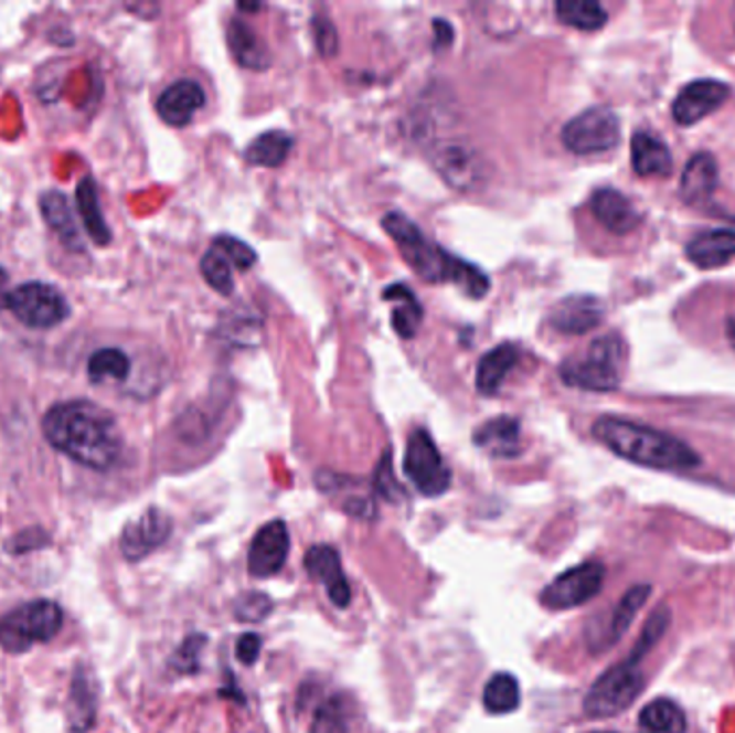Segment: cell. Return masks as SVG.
<instances>
[{
	"instance_id": "19",
	"label": "cell",
	"mask_w": 735,
	"mask_h": 733,
	"mask_svg": "<svg viewBox=\"0 0 735 733\" xmlns=\"http://www.w3.org/2000/svg\"><path fill=\"white\" fill-rule=\"evenodd\" d=\"M589 209H592L594 217L612 235H628L641 222V215L632 201L612 188L596 190L592 194Z\"/></svg>"
},
{
	"instance_id": "43",
	"label": "cell",
	"mask_w": 735,
	"mask_h": 733,
	"mask_svg": "<svg viewBox=\"0 0 735 733\" xmlns=\"http://www.w3.org/2000/svg\"><path fill=\"white\" fill-rule=\"evenodd\" d=\"M260 646H263V641H260L258 635H254V633L244 635L237 641V658H239V662L247 665V667L254 665L258 660V656H260Z\"/></svg>"
},
{
	"instance_id": "6",
	"label": "cell",
	"mask_w": 735,
	"mask_h": 733,
	"mask_svg": "<svg viewBox=\"0 0 735 733\" xmlns=\"http://www.w3.org/2000/svg\"><path fill=\"white\" fill-rule=\"evenodd\" d=\"M646 689L641 665L621 660L609 667L583 699V710L589 719H612L626 712Z\"/></svg>"
},
{
	"instance_id": "13",
	"label": "cell",
	"mask_w": 735,
	"mask_h": 733,
	"mask_svg": "<svg viewBox=\"0 0 735 733\" xmlns=\"http://www.w3.org/2000/svg\"><path fill=\"white\" fill-rule=\"evenodd\" d=\"M172 533V519L160 510L149 508L138 519L129 521L121 533V553L129 562H140L158 551Z\"/></svg>"
},
{
	"instance_id": "3",
	"label": "cell",
	"mask_w": 735,
	"mask_h": 733,
	"mask_svg": "<svg viewBox=\"0 0 735 733\" xmlns=\"http://www.w3.org/2000/svg\"><path fill=\"white\" fill-rule=\"evenodd\" d=\"M592 435L615 456L639 467L658 471H691L701 465V456L686 442L632 419L603 415L594 422Z\"/></svg>"
},
{
	"instance_id": "22",
	"label": "cell",
	"mask_w": 735,
	"mask_h": 733,
	"mask_svg": "<svg viewBox=\"0 0 735 733\" xmlns=\"http://www.w3.org/2000/svg\"><path fill=\"white\" fill-rule=\"evenodd\" d=\"M228 47L235 56V61L252 72H265L271 65V52L267 43L256 35V31L244 22L242 18L231 20L226 31Z\"/></svg>"
},
{
	"instance_id": "36",
	"label": "cell",
	"mask_w": 735,
	"mask_h": 733,
	"mask_svg": "<svg viewBox=\"0 0 735 733\" xmlns=\"http://www.w3.org/2000/svg\"><path fill=\"white\" fill-rule=\"evenodd\" d=\"M233 265L231 261L224 256L222 249H217L215 245L206 249L201 258V274H203L204 283L215 288L220 295L231 297L235 290V276H233Z\"/></svg>"
},
{
	"instance_id": "31",
	"label": "cell",
	"mask_w": 735,
	"mask_h": 733,
	"mask_svg": "<svg viewBox=\"0 0 735 733\" xmlns=\"http://www.w3.org/2000/svg\"><path fill=\"white\" fill-rule=\"evenodd\" d=\"M639 727L646 733H686V712L669 697L650 701L639 714Z\"/></svg>"
},
{
	"instance_id": "27",
	"label": "cell",
	"mask_w": 735,
	"mask_h": 733,
	"mask_svg": "<svg viewBox=\"0 0 735 733\" xmlns=\"http://www.w3.org/2000/svg\"><path fill=\"white\" fill-rule=\"evenodd\" d=\"M41 215L47 226L61 237V242L70 249H82L81 231L74 220V211L70 201L61 192H45L41 196Z\"/></svg>"
},
{
	"instance_id": "9",
	"label": "cell",
	"mask_w": 735,
	"mask_h": 733,
	"mask_svg": "<svg viewBox=\"0 0 735 733\" xmlns=\"http://www.w3.org/2000/svg\"><path fill=\"white\" fill-rule=\"evenodd\" d=\"M430 160L449 188L476 192L489 181V163L465 140H446L430 149Z\"/></svg>"
},
{
	"instance_id": "38",
	"label": "cell",
	"mask_w": 735,
	"mask_h": 733,
	"mask_svg": "<svg viewBox=\"0 0 735 733\" xmlns=\"http://www.w3.org/2000/svg\"><path fill=\"white\" fill-rule=\"evenodd\" d=\"M271 609H274V601L263 592H247L244 596H239L233 605L235 617L239 622H247V624L263 622L271 613Z\"/></svg>"
},
{
	"instance_id": "34",
	"label": "cell",
	"mask_w": 735,
	"mask_h": 733,
	"mask_svg": "<svg viewBox=\"0 0 735 733\" xmlns=\"http://www.w3.org/2000/svg\"><path fill=\"white\" fill-rule=\"evenodd\" d=\"M131 370V362L129 358L122 353L121 349L108 347V349H99L88 358L86 364V374L90 379V383H104V381H125L129 376Z\"/></svg>"
},
{
	"instance_id": "46",
	"label": "cell",
	"mask_w": 735,
	"mask_h": 733,
	"mask_svg": "<svg viewBox=\"0 0 735 733\" xmlns=\"http://www.w3.org/2000/svg\"><path fill=\"white\" fill-rule=\"evenodd\" d=\"M239 9H242V11H258L260 4H239Z\"/></svg>"
},
{
	"instance_id": "33",
	"label": "cell",
	"mask_w": 735,
	"mask_h": 733,
	"mask_svg": "<svg viewBox=\"0 0 735 733\" xmlns=\"http://www.w3.org/2000/svg\"><path fill=\"white\" fill-rule=\"evenodd\" d=\"M484 710L494 716L510 714L521 708V687L512 673H494L482 693Z\"/></svg>"
},
{
	"instance_id": "16",
	"label": "cell",
	"mask_w": 735,
	"mask_h": 733,
	"mask_svg": "<svg viewBox=\"0 0 735 733\" xmlns=\"http://www.w3.org/2000/svg\"><path fill=\"white\" fill-rule=\"evenodd\" d=\"M303 564L315 581L323 583L329 601L338 609H347L351 605V585L342 571L340 555L333 546L317 544V546L308 549Z\"/></svg>"
},
{
	"instance_id": "32",
	"label": "cell",
	"mask_w": 735,
	"mask_h": 733,
	"mask_svg": "<svg viewBox=\"0 0 735 733\" xmlns=\"http://www.w3.org/2000/svg\"><path fill=\"white\" fill-rule=\"evenodd\" d=\"M555 15L562 24L585 33L600 31L609 22L607 9L596 0H560Z\"/></svg>"
},
{
	"instance_id": "45",
	"label": "cell",
	"mask_w": 735,
	"mask_h": 733,
	"mask_svg": "<svg viewBox=\"0 0 735 733\" xmlns=\"http://www.w3.org/2000/svg\"><path fill=\"white\" fill-rule=\"evenodd\" d=\"M727 333H729V340L734 342L735 347V319H732V321H729V329H727Z\"/></svg>"
},
{
	"instance_id": "30",
	"label": "cell",
	"mask_w": 735,
	"mask_h": 733,
	"mask_svg": "<svg viewBox=\"0 0 735 733\" xmlns=\"http://www.w3.org/2000/svg\"><path fill=\"white\" fill-rule=\"evenodd\" d=\"M292 147H295V140L290 134H286L283 129H271V131L256 136L245 147V162L260 166V168H278L286 162Z\"/></svg>"
},
{
	"instance_id": "4",
	"label": "cell",
	"mask_w": 735,
	"mask_h": 733,
	"mask_svg": "<svg viewBox=\"0 0 735 733\" xmlns=\"http://www.w3.org/2000/svg\"><path fill=\"white\" fill-rule=\"evenodd\" d=\"M626 370V342L617 333L596 338L585 353L568 358L560 366V376L568 387L583 392H612L619 387Z\"/></svg>"
},
{
	"instance_id": "15",
	"label": "cell",
	"mask_w": 735,
	"mask_h": 733,
	"mask_svg": "<svg viewBox=\"0 0 735 733\" xmlns=\"http://www.w3.org/2000/svg\"><path fill=\"white\" fill-rule=\"evenodd\" d=\"M732 95L727 82L694 81L686 84L673 102L671 115L678 125H696L716 113Z\"/></svg>"
},
{
	"instance_id": "48",
	"label": "cell",
	"mask_w": 735,
	"mask_h": 733,
	"mask_svg": "<svg viewBox=\"0 0 735 733\" xmlns=\"http://www.w3.org/2000/svg\"><path fill=\"white\" fill-rule=\"evenodd\" d=\"M589 733H619V732H589Z\"/></svg>"
},
{
	"instance_id": "18",
	"label": "cell",
	"mask_w": 735,
	"mask_h": 733,
	"mask_svg": "<svg viewBox=\"0 0 735 733\" xmlns=\"http://www.w3.org/2000/svg\"><path fill=\"white\" fill-rule=\"evenodd\" d=\"M206 102L204 88L196 81H179L170 84L162 95L158 97V115L170 127H185L190 125L194 115L201 110Z\"/></svg>"
},
{
	"instance_id": "12",
	"label": "cell",
	"mask_w": 735,
	"mask_h": 733,
	"mask_svg": "<svg viewBox=\"0 0 735 733\" xmlns=\"http://www.w3.org/2000/svg\"><path fill=\"white\" fill-rule=\"evenodd\" d=\"M652 596V585L639 583L632 585L619 603L612 607L611 615L605 624V628H587V646L596 654L607 652L612 646L630 630L635 617L646 607V603Z\"/></svg>"
},
{
	"instance_id": "42",
	"label": "cell",
	"mask_w": 735,
	"mask_h": 733,
	"mask_svg": "<svg viewBox=\"0 0 735 733\" xmlns=\"http://www.w3.org/2000/svg\"><path fill=\"white\" fill-rule=\"evenodd\" d=\"M312 29H315V43H317L319 52L327 59L335 56L338 54V31H335L333 22L327 20L326 15H315Z\"/></svg>"
},
{
	"instance_id": "29",
	"label": "cell",
	"mask_w": 735,
	"mask_h": 733,
	"mask_svg": "<svg viewBox=\"0 0 735 733\" xmlns=\"http://www.w3.org/2000/svg\"><path fill=\"white\" fill-rule=\"evenodd\" d=\"M76 203H78L82 222H84V231L88 233V237L93 240V244H110L113 233H110V229H108V224L104 220V213H102V206H99L97 183H95L93 177H84L81 183H78Z\"/></svg>"
},
{
	"instance_id": "8",
	"label": "cell",
	"mask_w": 735,
	"mask_h": 733,
	"mask_svg": "<svg viewBox=\"0 0 735 733\" xmlns=\"http://www.w3.org/2000/svg\"><path fill=\"white\" fill-rule=\"evenodd\" d=\"M403 469L411 485L424 497H441L451 487V471L430 433L424 428L411 433Z\"/></svg>"
},
{
	"instance_id": "40",
	"label": "cell",
	"mask_w": 735,
	"mask_h": 733,
	"mask_svg": "<svg viewBox=\"0 0 735 733\" xmlns=\"http://www.w3.org/2000/svg\"><path fill=\"white\" fill-rule=\"evenodd\" d=\"M204 641L206 639L203 635L188 637L170 660L172 669L179 671V673H196L201 669V652H203Z\"/></svg>"
},
{
	"instance_id": "39",
	"label": "cell",
	"mask_w": 735,
	"mask_h": 733,
	"mask_svg": "<svg viewBox=\"0 0 735 733\" xmlns=\"http://www.w3.org/2000/svg\"><path fill=\"white\" fill-rule=\"evenodd\" d=\"M213 245L224 252V256L231 261V265L237 272H247V269H252L256 265L258 256H256L254 247H249V245L242 242V240H237V237L220 235V237L213 240Z\"/></svg>"
},
{
	"instance_id": "24",
	"label": "cell",
	"mask_w": 735,
	"mask_h": 733,
	"mask_svg": "<svg viewBox=\"0 0 735 733\" xmlns=\"http://www.w3.org/2000/svg\"><path fill=\"white\" fill-rule=\"evenodd\" d=\"M716 185H718V163L714 160V156L710 153L693 156L686 163L680 181L684 201L693 204L705 203L714 194Z\"/></svg>"
},
{
	"instance_id": "25",
	"label": "cell",
	"mask_w": 735,
	"mask_h": 733,
	"mask_svg": "<svg viewBox=\"0 0 735 733\" xmlns=\"http://www.w3.org/2000/svg\"><path fill=\"white\" fill-rule=\"evenodd\" d=\"M632 168L639 177H667L671 174L673 158L669 147L653 134L637 131L632 138Z\"/></svg>"
},
{
	"instance_id": "23",
	"label": "cell",
	"mask_w": 735,
	"mask_h": 733,
	"mask_svg": "<svg viewBox=\"0 0 735 733\" xmlns=\"http://www.w3.org/2000/svg\"><path fill=\"white\" fill-rule=\"evenodd\" d=\"M521 360V349L512 342H501L499 347L490 349L482 355L478 370H476V387L482 396H494L505 376L514 370Z\"/></svg>"
},
{
	"instance_id": "17",
	"label": "cell",
	"mask_w": 735,
	"mask_h": 733,
	"mask_svg": "<svg viewBox=\"0 0 735 733\" xmlns=\"http://www.w3.org/2000/svg\"><path fill=\"white\" fill-rule=\"evenodd\" d=\"M605 321V304L594 295H571L555 304L548 323L566 336H583Z\"/></svg>"
},
{
	"instance_id": "26",
	"label": "cell",
	"mask_w": 735,
	"mask_h": 733,
	"mask_svg": "<svg viewBox=\"0 0 735 733\" xmlns=\"http://www.w3.org/2000/svg\"><path fill=\"white\" fill-rule=\"evenodd\" d=\"M97 712V684L86 667H78L70 691V725L76 733H84L95 721Z\"/></svg>"
},
{
	"instance_id": "28",
	"label": "cell",
	"mask_w": 735,
	"mask_h": 733,
	"mask_svg": "<svg viewBox=\"0 0 735 733\" xmlns=\"http://www.w3.org/2000/svg\"><path fill=\"white\" fill-rule=\"evenodd\" d=\"M383 301H394V312H392V326L396 333L405 340L415 338L417 329L422 326L424 319V308L415 293L407 285H392L383 290Z\"/></svg>"
},
{
	"instance_id": "41",
	"label": "cell",
	"mask_w": 735,
	"mask_h": 733,
	"mask_svg": "<svg viewBox=\"0 0 735 733\" xmlns=\"http://www.w3.org/2000/svg\"><path fill=\"white\" fill-rule=\"evenodd\" d=\"M374 490L385 497L387 501H398L403 497V489L394 476V469H392V452L387 449L381 460H379V467L374 471Z\"/></svg>"
},
{
	"instance_id": "1",
	"label": "cell",
	"mask_w": 735,
	"mask_h": 733,
	"mask_svg": "<svg viewBox=\"0 0 735 733\" xmlns=\"http://www.w3.org/2000/svg\"><path fill=\"white\" fill-rule=\"evenodd\" d=\"M47 444L88 469L106 471L121 456L119 424L108 408L90 401H65L47 408L41 422Z\"/></svg>"
},
{
	"instance_id": "44",
	"label": "cell",
	"mask_w": 735,
	"mask_h": 733,
	"mask_svg": "<svg viewBox=\"0 0 735 733\" xmlns=\"http://www.w3.org/2000/svg\"><path fill=\"white\" fill-rule=\"evenodd\" d=\"M433 29H435V41H433L435 50H446V47H449L454 43V29H451L449 22L437 18L433 22Z\"/></svg>"
},
{
	"instance_id": "14",
	"label": "cell",
	"mask_w": 735,
	"mask_h": 733,
	"mask_svg": "<svg viewBox=\"0 0 735 733\" xmlns=\"http://www.w3.org/2000/svg\"><path fill=\"white\" fill-rule=\"evenodd\" d=\"M290 535L285 521L276 519L254 533L247 551V572L256 578H269L285 569Z\"/></svg>"
},
{
	"instance_id": "20",
	"label": "cell",
	"mask_w": 735,
	"mask_h": 733,
	"mask_svg": "<svg viewBox=\"0 0 735 733\" xmlns=\"http://www.w3.org/2000/svg\"><path fill=\"white\" fill-rule=\"evenodd\" d=\"M473 444L492 458H516L523 452L521 424L516 417L497 415L473 433Z\"/></svg>"
},
{
	"instance_id": "2",
	"label": "cell",
	"mask_w": 735,
	"mask_h": 733,
	"mask_svg": "<svg viewBox=\"0 0 735 733\" xmlns=\"http://www.w3.org/2000/svg\"><path fill=\"white\" fill-rule=\"evenodd\" d=\"M381 224L401 249L408 267L422 280L430 285L458 286L471 299H482L489 293L490 278L487 272L430 242L405 213L392 211L383 217Z\"/></svg>"
},
{
	"instance_id": "10",
	"label": "cell",
	"mask_w": 735,
	"mask_h": 733,
	"mask_svg": "<svg viewBox=\"0 0 735 733\" xmlns=\"http://www.w3.org/2000/svg\"><path fill=\"white\" fill-rule=\"evenodd\" d=\"M619 134V119L611 108L594 106L564 125L562 142L574 156H596L617 147Z\"/></svg>"
},
{
	"instance_id": "21",
	"label": "cell",
	"mask_w": 735,
	"mask_h": 733,
	"mask_svg": "<svg viewBox=\"0 0 735 733\" xmlns=\"http://www.w3.org/2000/svg\"><path fill=\"white\" fill-rule=\"evenodd\" d=\"M689 261L701 269H716L735 258V229H707L686 245Z\"/></svg>"
},
{
	"instance_id": "11",
	"label": "cell",
	"mask_w": 735,
	"mask_h": 733,
	"mask_svg": "<svg viewBox=\"0 0 735 733\" xmlns=\"http://www.w3.org/2000/svg\"><path fill=\"white\" fill-rule=\"evenodd\" d=\"M607 569L600 562H585L557 574L540 594V603L551 612H566L594 601L605 587Z\"/></svg>"
},
{
	"instance_id": "35",
	"label": "cell",
	"mask_w": 735,
	"mask_h": 733,
	"mask_svg": "<svg viewBox=\"0 0 735 733\" xmlns=\"http://www.w3.org/2000/svg\"><path fill=\"white\" fill-rule=\"evenodd\" d=\"M669 626H671V609L667 605H658L653 609L652 615L648 617V622H646L639 639L635 641V648L626 656V660H630L635 665H641L643 658L652 652L653 648L662 641V637L667 635Z\"/></svg>"
},
{
	"instance_id": "47",
	"label": "cell",
	"mask_w": 735,
	"mask_h": 733,
	"mask_svg": "<svg viewBox=\"0 0 735 733\" xmlns=\"http://www.w3.org/2000/svg\"><path fill=\"white\" fill-rule=\"evenodd\" d=\"M2 285H4V276L0 274V288H2ZM4 297H7V293L0 290V306H4Z\"/></svg>"
},
{
	"instance_id": "5",
	"label": "cell",
	"mask_w": 735,
	"mask_h": 733,
	"mask_svg": "<svg viewBox=\"0 0 735 733\" xmlns=\"http://www.w3.org/2000/svg\"><path fill=\"white\" fill-rule=\"evenodd\" d=\"M63 626V612L52 601H33L0 617V648L9 654L29 652L50 641Z\"/></svg>"
},
{
	"instance_id": "37",
	"label": "cell",
	"mask_w": 735,
	"mask_h": 733,
	"mask_svg": "<svg viewBox=\"0 0 735 733\" xmlns=\"http://www.w3.org/2000/svg\"><path fill=\"white\" fill-rule=\"evenodd\" d=\"M310 733H349V710L340 697L327 699L317 708Z\"/></svg>"
},
{
	"instance_id": "7",
	"label": "cell",
	"mask_w": 735,
	"mask_h": 733,
	"mask_svg": "<svg viewBox=\"0 0 735 733\" xmlns=\"http://www.w3.org/2000/svg\"><path fill=\"white\" fill-rule=\"evenodd\" d=\"M4 308L31 329L61 326L70 317V304L63 293L56 286L43 283L15 286L7 293Z\"/></svg>"
}]
</instances>
